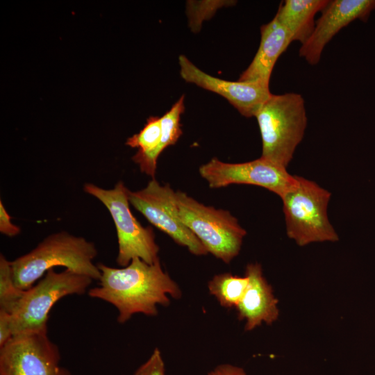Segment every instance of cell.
I'll list each match as a JSON object with an SVG mask.
<instances>
[{"instance_id": "obj_22", "label": "cell", "mask_w": 375, "mask_h": 375, "mask_svg": "<svg viewBox=\"0 0 375 375\" xmlns=\"http://www.w3.org/2000/svg\"><path fill=\"white\" fill-rule=\"evenodd\" d=\"M10 215L6 211L1 200L0 201V232L8 237H15L21 232L20 228L13 224Z\"/></svg>"}, {"instance_id": "obj_12", "label": "cell", "mask_w": 375, "mask_h": 375, "mask_svg": "<svg viewBox=\"0 0 375 375\" xmlns=\"http://www.w3.org/2000/svg\"><path fill=\"white\" fill-rule=\"evenodd\" d=\"M375 10V0H333L322 11L315 28L299 49V56L308 64L317 65L330 40L351 22H367Z\"/></svg>"}, {"instance_id": "obj_19", "label": "cell", "mask_w": 375, "mask_h": 375, "mask_svg": "<svg viewBox=\"0 0 375 375\" xmlns=\"http://www.w3.org/2000/svg\"><path fill=\"white\" fill-rule=\"evenodd\" d=\"M24 290L15 283L10 261L0 255V309L11 313L22 299Z\"/></svg>"}, {"instance_id": "obj_21", "label": "cell", "mask_w": 375, "mask_h": 375, "mask_svg": "<svg viewBox=\"0 0 375 375\" xmlns=\"http://www.w3.org/2000/svg\"><path fill=\"white\" fill-rule=\"evenodd\" d=\"M133 375H166L160 351L155 349L147 360L137 369Z\"/></svg>"}, {"instance_id": "obj_16", "label": "cell", "mask_w": 375, "mask_h": 375, "mask_svg": "<svg viewBox=\"0 0 375 375\" xmlns=\"http://www.w3.org/2000/svg\"><path fill=\"white\" fill-rule=\"evenodd\" d=\"M161 138L160 117L150 116L139 133L129 137L125 144L131 148H138V151L132 157L142 172L154 178L156 171V149Z\"/></svg>"}, {"instance_id": "obj_6", "label": "cell", "mask_w": 375, "mask_h": 375, "mask_svg": "<svg viewBox=\"0 0 375 375\" xmlns=\"http://www.w3.org/2000/svg\"><path fill=\"white\" fill-rule=\"evenodd\" d=\"M175 200L179 218L208 253L225 263L238 255L247 231L228 211L205 206L181 191Z\"/></svg>"}, {"instance_id": "obj_18", "label": "cell", "mask_w": 375, "mask_h": 375, "mask_svg": "<svg viewBox=\"0 0 375 375\" xmlns=\"http://www.w3.org/2000/svg\"><path fill=\"white\" fill-rule=\"evenodd\" d=\"M184 110V96L183 95L174 103L170 110L160 117L161 138L156 151L158 158L167 147L176 144L182 135L180 120Z\"/></svg>"}, {"instance_id": "obj_5", "label": "cell", "mask_w": 375, "mask_h": 375, "mask_svg": "<svg viewBox=\"0 0 375 375\" xmlns=\"http://www.w3.org/2000/svg\"><path fill=\"white\" fill-rule=\"evenodd\" d=\"M93 279L69 269L47 272L43 278L24 290L15 308L10 313L14 335L47 333L49 312L55 303L69 295L86 292Z\"/></svg>"}, {"instance_id": "obj_3", "label": "cell", "mask_w": 375, "mask_h": 375, "mask_svg": "<svg viewBox=\"0 0 375 375\" xmlns=\"http://www.w3.org/2000/svg\"><path fill=\"white\" fill-rule=\"evenodd\" d=\"M255 117L262 139L260 157L287 168L307 126L303 97L295 92L272 94Z\"/></svg>"}, {"instance_id": "obj_2", "label": "cell", "mask_w": 375, "mask_h": 375, "mask_svg": "<svg viewBox=\"0 0 375 375\" xmlns=\"http://www.w3.org/2000/svg\"><path fill=\"white\" fill-rule=\"evenodd\" d=\"M97 256L94 244L85 238L64 231L54 233L28 253L10 261L14 281L19 289L28 290L55 267L99 281L101 272L93 262Z\"/></svg>"}, {"instance_id": "obj_7", "label": "cell", "mask_w": 375, "mask_h": 375, "mask_svg": "<svg viewBox=\"0 0 375 375\" xmlns=\"http://www.w3.org/2000/svg\"><path fill=\"white\" fill-rule=\"evenodd\" d=\"M84 191L99 200L109 211L115 223L117 240V263L122 267L135 258L149 264L160 260L159 247L151 227H144L133 215L128 199L129 190L122 181L112 189H104L93 183L84 185Z\"/></svg>"}, {"instance_id": "obj_20", "label": "cell", "mask_w": 375, "mask_h": 375, "mask_svg": "<svg viewBox=\"0 0 375 375\" xmlns=\"http://www.w3.org/2000/svg\"><path fill=\"white\" fill-rule=\"evenodd\" d=\"M235 1H188L186 2V15L188 26L191 31L197 33L200 31L204 21L210 19L219 8L229 6Z\"/></svg>"}, {"instance_id": "obj_8", "label": "cell", "mask_w": 375, "mask_h": 375, "mask_svg": "<svg viewBox=\"0 0 375 375\" xmlns=\"http://www.w3.org/2000/svg\"><path fill=\"white\" fill-rule=\"evenodd\" d=\"M176 192L168 185H160L152 178L143 189L129 190L128 199L138 211L154 226L167 234L177 244L196 256L208 251L199 239L183 224L178 215Z\"/></svg>"}, {"instance_id": "obj_4", "label": "cell", "mask_w": 375, "mask_h": 375, "mask_svg": "<svg viewBox=\"0 0 375 375\" xmlns=\"http://www.w3.org/2000/svg\"><path fill=\"white\" fill-rule=\"evenodd\" d=\"M331 197L317 183L295 175L294 183L281 198L288 237L300 247L337 242L339 236L328 217Z\"/></svg>"}, {"instance_id": "obj_17", "label": "cell", "mask_w": 375, "mask_h": 375, "mask_svg": "<svg viewBox=\"0 0 375 375\" xmlns=\"http://www.w3.org/2000/svg\"><path fill=\"white\" fill-rule=\"evenodd\" d=\"M249 278L230 273L215 275L208 283V290L225 308L237 307L248 285Z\"/></svg>"}, {"instance_id": "obj_23", "label": "cell", "mask_w": 375, "mask_h": 375, "mask_svg": "<svg viewBox=\"0 0 375 375\" xmlns=\"http://www.w3.org/2000/svg\"><path fill=\"white\" fill-rule=\"evenodd\" d=\"M12 336L10 313L0 309V347L8 342Z\"/></svg>"}, {"instance_id": "obj_1", "label": "cell", "mask_w": 375, "mask_h": 375, "mask_svg": "<svg viewBox=\"0 0 375 375\" xmlns=\"http://www.w3.org/2000/svg\"><path fill=\"white\" fill-rule=\"evenodd\" d=\"M97 266L101 272L99 286L90 288L88 294L115 306L120 324L137 313L156 316L158 305L169 304V295L174 299L181 297L178 285L164 272L160 260L149 264L135 258L121 268L103 263Z\"/></svg>"}, {"instance_id": "obj_14", "label": "cell", "mask_w": 375, "mask_h": 375, "mask_svg": "<svg viewBox=\"0 0 375 375\" xmlns=\"http://www.w3.org/2000/svg\"><path fill=\"white\" fill-rule=\"evenodd\" d=\"M292 42L290 32L274 16L269 22L261 26L258 51L238 81H261L269 84L278 58Z\"/></svg>"}, {"instance_id": "obj_10", "label": "cell", "mask_w": 375, "mask_h": 375, "mask_svg": "<svg viewBox=\"0 0 375 375\" xmlns=\"http://www.w3.org/2000/svg\"><path fill=\"white\" fill-rule=\"evenodd\" d=\"M199 172L211 188L226 187L231 184H246L261 187L281 198L292 187L295 175L287 168L260 157L240 162H224L216 158L202 165Z\"/></svg>"}, {"instance_id": "obj_15", "label": "cell", "mask_w": 375, "mask_h": 375, "mask_svg": "<svg viewBox=\"0 0 375 375\" xmlns=\"http://www.w3.org/2000/svg\"><path fill=\"white\" fill-rule=\"evenodd\" d=\"M328 3V0H286L280 4L275 17L290 32L292 42L302 44L314 30L315 14Z\"/></svg>"}, {"instance_id": "obj_9", "label": "cell", "mask_w": 375, "mask_h": 375, "mask_svg": "<svg viewBox=\"0 0 375 375\" xmlns=\"http://www.w3.org/2000/svg\"><path fill=\"white\" fill-rule=\"evenodd\" d=\"M60 361L47 333L14 335L0 347V375H71Z\"/></svg>"}, {"instance_id": "obj_13", "label": "cell", "mask_w": 375, "mask_h": 375, "mask_svg": "<svg viewBox=\"0 0 375 375\" xmlns=\"http://www.w3.org/2000/svg\"><path fill=\"white\" fill-rule=\"evenodd\" d=\"M245 275L248 285L236 307L239 319L245 320L244 329L251 331L263 322L272 324L278 317V300L263 276L260 265L249 264Z\"/></svg>"}, {"instance_id": "obj_11", "label": "cell", "mask_w": 375, "mask_h": 375, "mask_svg": "<svg viewBox=\"0 0 375 375\" xmlns=\"http://www.w3.org/2000/svg\"><path fill=\"white\" fill-rule=\"evenodd\" d=\"M180 74L188 83L225 98L247 117H255L272 93L269 84L261 81H232L210 75L193 64L186 56L178 57Z\"/></svg>"}, {"instance_id": "obj_24", "label": "cell", "mask_w": 375, "mask_h": 375, "mask_svg": "<svg viewBox=\"0 0 375 375\" xmlns=\"http://www.w3.org/2000/svg\"><path fill=\"white\" fill-rule=\"evenodd\" d=\"M207 375H247L242 367L229 364H223L217 366Z\"/></svg>"}]
</instances>
